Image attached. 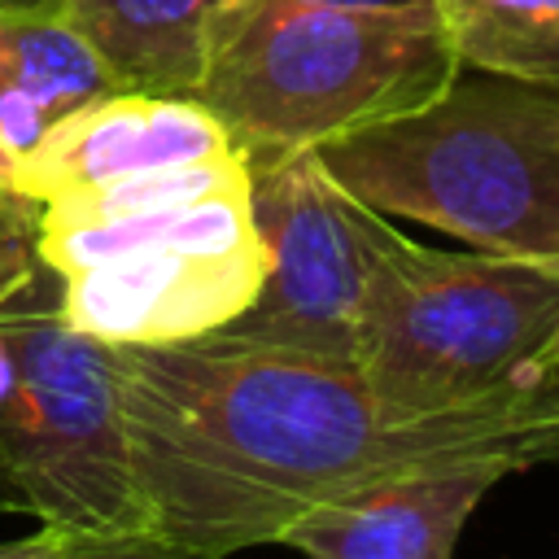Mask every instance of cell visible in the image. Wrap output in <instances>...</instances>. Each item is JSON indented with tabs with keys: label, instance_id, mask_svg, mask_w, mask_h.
Instances as JSON below:
<instances>
[{
	"label": "cell",
	"instance_id": "52a82bcc",
	"mask_svg": "<svg viewBox=\"0 0 559 559\" xmlns=\"http://www.w3.org/2000/svg\"><path fill=\"white\" fill-rule=\"evenodd\" d=\"M249 205L266 245V275L253 301L210 336L358 367L367 301L362 201L323 170L314 148H301L249 162Z\"/></svg>",
	"mask_w": 559,
	"mask_h": 559
},
{
	"label": "cell",
	"instance_id": "e0dca14e",
	"mask_svg": "<svg viewBox=\"0 0 559 559\" xmlns=\"http://www.w3.org/2000/svg\"><path fill=\"white\" fill-rule=\"evenodd\" d=\"M533 389H542L550 402H559V345H555V354L546 358V367H542V376L533 380Z\"/></svg>",
	"mask_w": 559,
	"mask_h": 559
},
{
	"label": "cell",
	"instance_id": "7c38bea8",
	"mask_svg": "<svg viewBox=\"0 0 559 559\" xmlns=\"http://www.w3.org/2000/svg\"><path fill=\"white\" fill-rule=\"evenodd\" d=\"M459 66L559 83V0H428Z\"/></svg>",
	"mask_w": 559,
	"mask_h": 559
},
{
	"label": "cell",
	"instance_id": "8992f818",
	"mask_svg": "<svg viewBox=\"0 0 559 559\" xmlns=\"http://www.w3.org/2000/svg\"><path fill=\"white\" fill-rule=\"evenodd\" d=\"M39 249L61 275V314L109 345L210 336L253 301L266 275L249 179L175 210L44 227Z\"/></svg>",
	"mask_w": 559,
	"mask_h": 559
},
{
	"label": "cell",
	"instance_id": "6da1fadb",
	"mask_svg": "<svg viewBox=\"0 0 559 559\" xmlns=\"http://www.w3.org/2000/svg\"><path fill=\"white\" fill-rule=\"evenodd\" d=\"M148 533L227 559L376 480L559 463V402L515 389L454 411L384 402L358 367L223 336L114 345Z\"/></svg>",
	"mask_w": 559,
	"mask_h": 559
},
{
	"label": "cell",
	"instance_id": "4fadbf2b",
	"mask_svg": "<svg viewBox=\"0 0 559 559\" xmlns=\"http://www.w3.org/2000/svg\"><path fill=\"white\" fill-rule=\"evenodd\" d=\"M44 231V201L26 197L17 183L0 188V310H9L17 297L52 280L57 271L44 262L39 249Z\"/></svg>",
	"mask_w": 559,
	"mask_h": 559
},
{
	"label": "cell",
	"instance_id": "2e32d148",
	"mask_svg": "<svg viewBox=\"0 0 559 559\" xmlns=\"http://www.w3.org/2000/svg\"><path fill=\"white\" fill-rule=\"evenodd\" d=\"M310 4H341V9H389V13H415V9H432L428 0H310Z\"/></svg>",
	"mask_w": 559,
	"mask_h": 559
},
{
	"label": "cell",
	"instance_id": "7a4b0ae2",
	"mask_svg": "<svg viewBox=\"0 0 559 559\" xmlns=\"http://www.w3.org/2000/svg\"><path fill=\"white\" fill-rule=\"evenodd\" d=\"M362 205L489 253L559 258V83L459 70L411 114L314 148Z\"/></svg>",
	"mask_w": 559,
	"mask_h": 559
},
{
	"label": "cell",
	"instance_id": "5b68a950",
	"mask_svg": "<svg viewBox=\"0 0 559 559\" xmlns=\"http://www.w3.org/2000/svg\"><path fill=\"white\" fill-rule=\"evenodd\" d=\"M0 515L39 528L148 533L118 402L114 345L61 314V275L0 310Z\"/></svg>",
	"mask_w": 559,
	"mask_h": 559
},
{
	"label": "cell",
	"instance_id": "8fae6325",
	"mask_svg": "<svg viewBox=\"0 0 559 559\" xmlns=\"http://www.w3.org/2000/svg\"><path fill=\"white\" fill-rule=\"evenodd\" d=\"M109 92L118 83L61 9H0V140L13 157Z\"/></svg>",
	"mask_w": 559,
	"mask_h": 559
},
{
	"label": "cell",
	"instance_id": "9c48e42d",
	"mask_svg": "<svg viewBox=\"0 0 559 559\" xmlns=\"http://www.w3.org/2000/svg\"><path fill=\"white\" fill-rule=\"evenodd\" d=\"M507 476V463H472L376 480L306 511L280 542L301 559H454L463 524Z\"/></svg>",
	"mask_w": 559,
	"mask_h": 559
},
{
	"label": "cell",
	"instance_id": "d6986e66",
	"mask_svg": "<svg viewBox=\"0 0 559 559\" xmlns=\"http://www.w3.org/2000/svg\"><path fill=\"white\" fill-rule=\"evenodd\" d=\"M0 9H61V0H0Z\"/></svg>",
	"mask_w": 559,
	"mask_h": 559
},
{
	"label": "cell",
	"instance_id": "3957f363",
	"mask_svg": "<svg viewBox=\"0 0 559 559\" xmlns=\"http://www.w3.org/2000/svg\"><path fill=\"white\" fill-rule=\"evenodd\" d=\"M367 249L362 380L406 411H454L533 389L559 345V258L450 253L358 210Z\"/></svg>",
	"mask_w": 559,
	"mask_h": 559
},
{
	"label": "cell",
	"instance_id": "ba28073f",
	"mask_svg": "<svg viewBox=\"0 0 559 559\" xmlns=\"http://www.w3.org/2000/svg\"><path fill=\"white\" fill-rule=\"evenodd\" d=\"M227 127L192 96L109 92L70 118H61L26 157H17L13 183L48 201L57 192L96 188L135 170L179 166L231 153Z\"/></svg>",
	"mask_w": 559,
	"mask_h": 559
},
{
	"label": "cell",
	"instance_id": "ffe728a7",
	"mask_svg": "<svg viewBox=\"0 0 559 559\" xmlns=\"http://www.w3.org/2000/svg\"><path fill=\"white\" fill-rule=\"evenodd\" d=\"M4 384H9V341L0 332V393H4Z\"/></svg>",
	"mask_w": 559,
	"mask_h": 559
},
{
	"label": "cell",
	"instance_id": "5bb4252c",
	"mask_svg": "<svg viewBox=\"0 0 559 559\" xmlns=\"http://www.w3.org/2000/svg\"><path fill=\"white\" fill-rule=\"evenodd\" d=\"M66 559H205L157 533H83L70 537Z\"/></svg>",
	"mask_w": 559,
	"mask_h": 559
},
{
	"label": "cell",
	"instance_id": "277c9868",
	"mask_svg": "<svg viewBox=\"0 0 559 559\" xmlns=\"http://www.w3.org/2000/svg\"><path fill=\"white\" fill-rule=\"evenodd\" d=\"M459 70L432 9L249 0L223 22L197 100L245 162H266L411 114Z\"/></svg>",
	"mask_w": 559,
	"mask_h": 559
},
{
	"label": "cell",
	"instance_id": "30bf717a",
	"mask_svg": "<svg viewBox=\"0 0 559 559\" xmlns=\"http://www.w3.org/2000/svg\"><path fill=\"white\" fill-rule=\"evenodd\" d=\"M61 17L118 92L192 100L227 22L218 0H61Z\"/></svg>",
	"mask_w": 559,
	"mask_h": 559
},
{
	"label": "cell",
	"instance_id": "ac0fdd59",
	"mask_svg": "<svg viewBox=\"0 0 559 559\" xmlns=\"http://www.w3.org/2000/svg\"><path fill=\"white\" fill-rule=\"evenodd\" d=\"M13 170H17V157H13V153H9V144L0 140V188H4V183H13Z\"/></svg>",
	"mask_w": 559,
	"mask_h": 559
},
{
	"label": "cell",
	"instance_id": "44dd1931",
	"mask_svg": "<svg viewBox=\"0 0 559 559\" xmlns=\"http://www.w3.org/2000/svg\"><path fill=\"white\" fill-rule=\"evenodd\" d=\"M218 4H223V13H227V17H231V13H236V9H245V4H249V0H218Z\"/></svg>",
	"mask_w": 559,
	"mask_h": 559
},
{
	"label": "cell",
	"instance_id": "9a60e30c",
	"mask_svg": "<svg viewBox=\"0 0 559 559\" xmlns=\"http://www.w3.org/2000/svg\"><path fill=\"white\" fill-rule=\"evenodd\" d=\"M66 550H70V533L57 528H35L26 537L0 542V559H66Z\"/></svg>",
	"mask_w": 559,
	"mask_h": 559
}]
</instances>
